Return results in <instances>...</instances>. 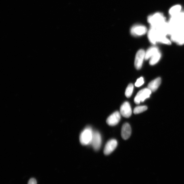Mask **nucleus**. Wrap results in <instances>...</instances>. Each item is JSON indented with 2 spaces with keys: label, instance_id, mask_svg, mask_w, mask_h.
I'll return each mask as SVG.
<instances>
[{
  "label": "nucleus",
  "instance_id": "nucleus-1",
  "mask_svg": "<svg viewBox=\"0 0 184 184\" xmlns=\"http://www.w3.org/2000/svg\"><path fill=\"white\" fill-rule=\"evenodd\" d=\"M149 41L153 44L157 42H160L166 45H171V42L165 37V35L161 33L159 31L154 28L149 31L148 34Z\"/></svg>",
  "mask_w": 184,
  "mask_h": 184
},
{
  "label": "nucleus",
  "instance_id": "nucleus-2",
  "mask_svg": "<svg viewBox=\"0 0 184 184\" xmlns=\"http://www.w3.org/2000/svg\"><path fill=\"white\" fill-rule=\"evenodd\" d=\"M93 134V132L91 127L86 128L80 135V140L81 144L83 145L91 144Z\"/></svg>",
  "mask_w": 184,
  "mask_h": 184
},
{
  "label": "nucleus",
  "instance_id": "nucleus-3",
  "mask_svg": "<svg viewBox=\"0 0 184 184\" xmlns=\"http://www.w3.org/2000/svg\"><path fill=\"white\" fill-rule=\"evenodd\" d=\"M151 91L148 88L141 89L138 92L136 95L134 101L136 104H139L141 102H143L146 99L150 97Z\"/></svg>",
  "mask_w": 184,
  "mask_h": 184
},
{
  "label": "nucleus",
  "instance_id": "nucleus-4",
  "mask_svg": "<svg viewBox=\"0 0 184 184\" xmlns=\"http://www.w3.org/2000/svg\"><path fill=\"white\" fill-rule=\"evenodd\" d=\"M148 21L153 27L156 28L164 24V19L161 15L158 13L149 17Z\"/></svg>",
  "mask_w": 184,
  "mask_h": 184
},
{
  "label": "nucleus",
  "instance_id": "nucleus-5",
  "mask_svg": "<svg viewBox=\"0 0 184 184\" xmlns=\"http://www.w3.org/2000/svg\"><path fill=\"white\" fill-rule=\"evenodd\" d=\"M145 53L143 49H141L138 51L136 54L135 64L137 69L139 70L141 69L145 58Z\"/></svg>",
  "mask_w": 184,
  "mask_h": 184
},
{
  "label": "nucleus",
  "instance_id": "nucleus-6",
  "mask_svg": "<svg viewBox=\"0 0 184 184\" xmlns=\"http://www.w3.org/2000/svg\"><path fill=\"white\" fill-rule=\"evenodd\" d=\"M102 139L100 134L98 132H93V139L91 144L96 151L100 148L101 145Z\"/></svg>",
  "mask_w": 184,
  "mask_h": 184
},
{
  "label": "nucleus",
  "instance_id": "nucleus-7",
  "mask_svg": "<svg viewBox=\"0 0 184 184\" xmlns=\"http://www.w3.org/2000/svg\"><path fill=\"white\" fill-rule=\"evenodd\" d=\"M121 119V114L119 112L117 111L107 118L106 123L110 126H115L119 122Z\"/></svg>",
  "mask_w": 184,
  "mask_h": 184
},
{
  "label": "nucleus",
  "instance_id": "nucleus-8",
  "mask_svg": "<svg viewBox=\"0 0 184 184\" xmlns=\"http://www.w3.org/2000/svg\"><path fill=\"white\" fill-rule=\"evenodd\" d=\"M121 115L125 118H129L132 113V109L129 103L126 102L122 104L120 108Z\"/></svg>",
  "mask_w": 184,
  "mask_h": 184
},
{
  "label": "nucleus",
  "instance_id": "nucleus-9",
  "mask_svg": "<svg viewBox=\"0 0 184 184\" xmlns=\"http://www.w3.org/2000/svg\"><path fill=\"white\" fill-rule=\"evenodd\" d=\"M117 146V142L116 140L112 139L107 142L104 148V153L106 155L111 154L116 149Z\"/></svg>",
  "mask_w": 184,
  "mask_h": 184
},
{
  "label": "nucleus",
  "instance_id": "nucleus-10",
  "mask_svg": "<svg viewBox=\"0 0 184 184\" xmlns=\"http://www.w3.org/2000/svg\"><path fill=\"white\" fill-rule=\"evenodd\" d=\"M184 36V27H181L176 29L172 34V41L177 43Z\"/></svg>",
  "mask_w": 184,
  "mask_h": 184
},
{
  "label": "nucleus",
  "instance_id": "nucleus-11",
  "mask_svg": "<svg viewBox=\"0 0 184 184\" xmlns=\"http://www.w3.org/2000/svg\"><path fill=\"white\" fill-rule=\"evenodd\" d=\"M147 29L144 26L135 25L131 30V33L132 35L135 36L143 35L146 33Z\"/></svg>",
  "mask_w": 184,
  "mask_h": 184
},
{
  "label": "nucleus",
  "instance_id": "nucleus-12",
  "mask_svg": "<svg viewBox=\"0 0 184 184\" xmlns=\"http://www.w3.org/2000/svg\"><path fill=\"white\" fill-rule=\"evenodd\" d=\"M131 134V128L129 124H124L122 129V137L124 140L127 139L130 137Z\"/></svg>",
  "mask_w": 184,
  "mask_h": 184
},
{
  "label": "nucleus",
  "instance_id": "nucleus-13",
  "mask_svg": "<svg viewBox=\"0 0 184 184\" xmlns=\"http://www.w3.org/2000/svg\"><path fill=\"white\" fill-rule=\"evenodd\" d=\"M161 83V78H158L152 80L148 84V88L152 92H154L158 89Z\"/></svg>",
  "mask_w": 184,
  "mask_h": 184
},
{
  "label": "nucleus",
  "instance_id": "nucleus-14",
  "mask_svg": "<svg viewBox=\"0 0 184 184\" xmlns=\"http://www.w3.org/2000/svg\"><path fill=\"white\" fill-rule=\"evenodd\" d=\"M159 51L158 47H154L150 48L147 50L146 52L145 53V59L146 60H148Z\"/></svg>",
  "mask_w": 184,
  "mask_h": 184
},
{
  "label": "nucleus",
  "instance_id": "nucleus-15",
  "mask_svg": "<svg viewBox=\"0 0 184 184\" xmlns=\"http://www.w3.org/2000/svg\"><path fill=\"white\" fill-rule=\"evenodd\" d=\"M161 55L159 51H158L151 57L149 64L151 65H154L160 60Z\"/></svg>",
  "mask_w": 184,
  "mask_h": 184
},
{
  "label": "nucleus",
  "instance_id": "nucleus-16",
  "mask_svg": "<svg viewBox=\"0 0 184 184\" xmlns=\"http://www.w3.org/2000/svg\"><path fill=\"white\" fill-rule=\"evenodd\" d=\"M181 5H176L170 9L169 13L172 16H175L177 15L181 11Z\"/></svg>",
  "mask_w": 184,
  "mask_h": 184
},
{
  "label": "nucleus",
  "instance_id": "nucleus-17",
  "mask_svg": "<svg viewBox=\"0 0 184 184\" xmlns=\"http://www.w3.org/2000/svg\"><path fill=\"white\" fill-rule=\"evenodd\" d=\"M134 89V86L132 84H130L128 86L125 92V95L126 97H130L132 95Z\"/></svg>",
  "mask_w": 184,
  "mask_h": 184
},
{
  "label": "nucleus",
  "instance_id": "nucleus-18",
  "mask_svg": "<svg viewBox=\"0 0 184 184\" xmlns=\"http://www.w3.org/2000/svg\"><path fill=\"white\" fill-rule=\"evenodd\" d=\"M147 108V107L146 106H137L134 109V113L135 114L141 113L146 111Z\"/></svg>",
  "mask_w": 184,
  "mask_h": 184
},
{
  "label": "nucleus",
  "instance_id": "nucleus-19",
  "mask_svg": "<svg viewBox=\"0 0 184 184\" xmlns=\"http://www.w3.org/2000/svg\"><path fill=\"white\" fill-rule=\"evenodd\" d=\"M144 83L143 78L141 77L137 80L135 83V86L137 87H140L141 86L143 85Z\"/></svg>",
  "mask_w": 184,
  "mask_h": 184
},
{
  "label": "nucleus",
  "instance_id": "nucleus-20",
  "mask_svg": "<svg viewBox=\"0 0 184 184\" xmlns=\"http://www.w3.org/2000/svg\"><path fill=\"white\" fill-rule=\"evenodd\" d=\"M28 184H37V182L35 179L32 178L29 181Z\"/></svg>",
  "mask_w": 184,
  "mask_h": 184
},
{
  "label": "nucleus",
  "instance_id": "nucleus-21",
  "mask_svg": "<svg viewBox=\"0 0 184 184\" xmlns=\"http://www.w3.org/2000/svg\"><path fill=\"white\" fill-rule=\"evenodd\" d=\"M177 43L178 45H182L184 44V36L177 42Z\"/></svg>",
  "mask_w": 184,
  "mask_h": 184
}]
</instances>
